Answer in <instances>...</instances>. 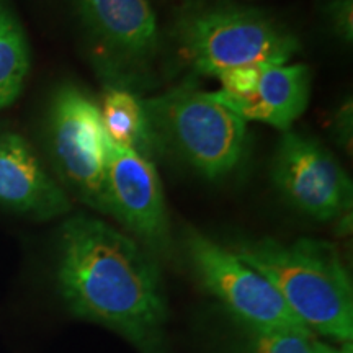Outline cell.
<instances>
[{
	"label": "cell",
	"instance_id": "6da1fadb",
	"mask_svg": "<svg viewBox=\"0 0 353 353\" xmlns=\"http://www.w3.org/2000/svg\"><path fill=\"white\" fill-rule=\"evenodd\" d=\"M57 283L76 316L114 330L144 352L161 342L167 309L157 265L105 221L77 214L63 224Z\"/></svg>",
	"mask_w": 353,
	"mask_h": 353
},
{
	"label": "cell",
	"instance_id": "7a4b0ae2",
	"mask_svg": "<svg viewBox=\"0 0 353 353\" xmlns=\"http://www.w3.org/2000/svg\"><path fill=\"white\" fill-rule=\"evenodd\" d=\"M234 254L273 285L309 332L343 343L353 337V291L337 249L325 241L241 242Z\"/></svg>",
	"mask_w": 353,
	"mask_h": 353
},
{
	"label": "cell",
	"instance_id": "3957f363",
	"mask_svg": "<svg viewBox=\"0 0 353 353\" xmlns=\"http://www.w3.org/2000/svg\"><path fill=\"white\" fill-rule=\"evenodd\" d=\"M175 38L185 61L213 77L244 65L286 64L299 50L283 25L234 3L188 8L176 21Z\"/></svg>",
	"mask_w": 353,
	"mask_h": 353
},
{
	"label": "cell",
	"instance_id": "277c9868",
	"mask_svg": "<svg viewBox=\"0 0 353 353\" xmlns=\"http://www.w3.org/2000/svg\"><path fill=\"white\" fill-rule=\"evenodd\" d=\"M154 145L169 149L210 180L239 164L247 121L190 83L143 100Z\"/></svg>",
	"mask_w": 353,
	"mask_h": 353
},
{
	"label": "cell",
	"instance_id": "5b68a950",
	"mask_svg": "<svg viewBox=\"0 0 353 353\" xmlns=\"http://www.w3.org/2000/svg\"><path fill=\"white\" fill-rule=\"evenodd\" d=\"M185 247L203 288L252 332H309L270 281L242 262L231 249L196 231L187 232Z\"/></svg>",
	"mask_w": 353,
	"mask_h": 353
},
{
	"label": "cell",
	"instance_id": "8992f818",
	"mask_svg": "<svg viewBox=\"0 0 353 353\" xmlns=\"http://www.w3.org/2000/svg\"><path fill=\"white\" fill-rule=\"evenodd\" d=\"M50 141L61 175L76 195L107 214V159L110 141L99 105L85 92L64 85L50 110Z\"/></svg>",
	"mask_w": 353,
	"mask_h": 353
},
{
	"label": "cell",
	"instance_id": "52a82bcc",
	"mask_svg": "<svg viewBox=\"0 0 353 353\" xmlns=\"http://www.w3.org/2000/svg\"><path fill=\"white\" fill-rule=\"evenodd\" d=\"M273 182L286 200L317 221H332L352 208L347 172L317 141L286 131L273 161Z\"/></svg>",
	"mask_w": 353,
	"mask_h": 353
},
{
	"label": "cell",
	"instance_id": "ba28073f",
	"mask_svg": "<svg viewBox=\"0 0 353 353\" xmlns=\"http://www.w3.org/2000/svg\"><path fill=\"white\" fill-rule=\"evenodd\" d=\"M107 214L148 249L159 254L169 250L170 224L156 167L151 159L113 143L107 159Z\"/></svg>",
	"mask_w": 353,
	"mask_h": 353
},
{
	"label": "cell",
	"instance_id": "9c48e42d",
	"mask_svg": "<svg viewBox=\"0 0 353 353\" xmlns=\"http://www.w3.org/2000/svg\"><path fill=\"white\" fill-rule=\"evenodd\" d=\"M100 59L138 68L159 48V26L149 0H76Z\"/></svg>",
	"mask_w": 353,
	"mask_h": 353
},
{
	"label": "cell",
	"instance_id": "30bf717a",
	"mask_svg": "<svg viewBox=\"0 0 353 353\" xmlns=\"http://www.w3.org/2000/svg\"><path fill=\"white\" fill-rule=\"evenodd\" d=\"M0 206L13 213L51 219L70 211V201L32 145L17 132L0 134Z\"/></svg>",
	"mask_w": 353,
	"mask_h": 353
},
{
	"label": "cell",
	"instance_id": "8fae6325",
	"mask_svg": "<svg viewBox=\"0 0 353 353\" xmlns=\"http://www.w3.org/2000/svg\"><path fill=\"white\" fill-rule=\"evenodd\" d=\"M311 92V72L304 64H267L260 74L255 94L249 99L226 92H208L219 105L242 120L262 121L288 131L307 108Z\"/></svg>",
	"mask_w": 353,
	"mask_h": 353
},
{
	"label": "cell",
	"instance_id": "7c38bea8",
	"mask_svg": "<svg viewBox=\"0 0 353 353\" xmlns=\"http://www.w3.org/2000/svg\"><path fill=\"white\" fill-rule=\"evenodd\" d=\"M100 117L110 141L151 159L154 145L143 100L130 90L108 87L101 97Z\"/></svg>",
	"mask_w": 353,
	"mask_h": 353
},
{
	"label": "cell",
	"instance_id": "4fadbf2b",
	"mask_svg": "<svg viewBox=\"0 0 353 353\" xmlns=\"http://www.w3.org/2000/svg\"><path fill=\"white\" fill-rule=\"evenodd\" d=\"M28 68L30 56L23 32L0 2V108L20 95Z\"/></svg>",
	"mask_w": 353,
	"mask_h": 353
},
{
	"label": "cell",
	"instance_id": "5bb4252c",
	"mask_svg": "<svg viewBox=\"0 0 353 353\" xmlns=\"http://www.w3.org/2000/svg\"><path fill=\"white\" fill-rule=\"evenodd\" d=\"M244 353H312V334L298 330L252 332Z\"/></svg>",
	"mask_w": 353,
	"mask_h": 353
},
{
	"label": "cell",
	"instance_id": "9a60e30c",
	"mask_svg": "<svg viewBox=\"0 0 353 353\" xmlns=\"http://www.w3.org/2000/svg\"><path fill=\"white\" fill-rule=\"evenodd\" d=\"M267 64H255V65H244V68H234L219 72L218 77L223 92L229 95L241 97V99H249L255 94L257 88L260 74Z\"/></svg>",
	"mask_w": 353,
	"mask_h": 353
},
{
	"label": "cell",
	"instance_id": "2e32d148",
	"mask_svg": "<svg viewBox=\"0 0 353 353\" xmlns=\"http://www.w3.org/2000/svg\"><path fill=\"white\" fill-rule=\"evenodd\" d=\"M352 12V0H335L330 6V20H332L335 32L345 41H352L353 38Z\"/></svg>",
	"mask_w": 353,
	"mask_h": 353
},
{
	"label": "cell",
	"instance_id": "e0dca14e",
	"mask_svg": "<svg viewBox=\"0 0 353 353\" xmlns=\"http://www.w3.org/2000/svg\"><path fill=\"white\" fill-rule=\"evenodd\" d=\"M312 353H353L352 352V343L347 342L343 343V347L337 348L329 345V343L319 342V341H312Z\"/></svg>",
	"mask_w": 353,
	"mask_h": 353
}]
</instances>
